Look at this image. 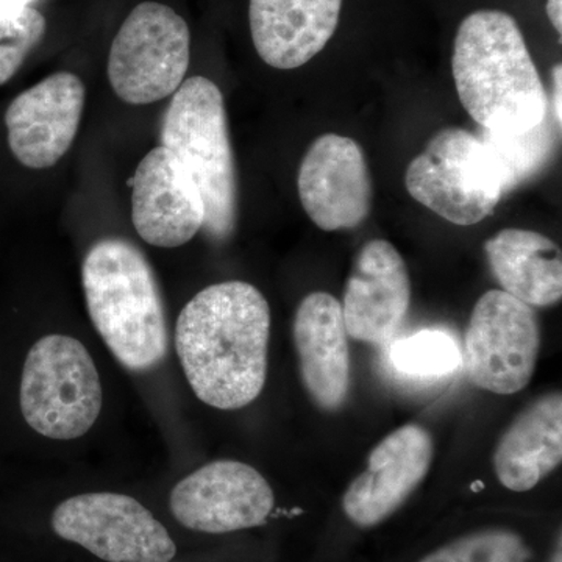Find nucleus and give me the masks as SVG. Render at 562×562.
I'll return each instance as SVG.
<instances>
[{
  "instance_id": "obj_1",
  "label": "nucleus",
  "mask_w": 562,
  "mask_h": 562,
  "mask_svg": "<svg viewBox=\"0 0 562 562\" xmlns=\"http://www.w3.org/2000/svg\"><path fill=\"white\" fill-rule=\"evenodd\" d=\"M271 308L246 281L211 284L181 310L176 347L199 401L233 412L260 397L268 376Z\"/></svg>"
},
{
  "instance_id": "obj_2",
  "label": "nucleus",
  "mask_w": 562,
  "mask_h": 562,
  "mask_svg": "<svg viewBox=\"0 0 562 562\" xmlns=\"http://www.w3.org/2000/svg\"><path fill=\"white\" fill-rule=\"evenodd\" d=\"M452 69L462 106L483 131L524 133L549 114V98L522 32L505 11L480 10L461 22Z\"/></svg>"
},
{
  "instance_id": "obj_3",
  "label": "nucleus",
  "mask_w": 562,
  "mask_h": 562,
  "mask_svg": "<svg viewBox=\"0 0 562 562\" xmlns=\"http://www.w3.org/2000/svg\"><path fill=\"white\" fill-rule=\"evenodd\" d=\"M88 313L125 369L157 368L169 349L160 288L138 247L121 238L92 244L81 265Z\"/></svg>"
},
{
  "instance_id": "obj_4",
  "label": "nucleus",
  "mask_w": 562,
  "mask_h": 562,
  "mask_svg": "<svg viewBox=\"0 0 562 562\" xmlns=\"http://www.w3.org/2000/svg\"><path fill=\"white\" fill-rule=\"evenodd\" d=\"M171 150L198 184L205 202V232L227 239L238 221V179L224 95L214 81L195 76L173 92L161 127Z\"/></svg>"
},
{
  "instance_id": "obj_5",
  "label": "nucleus",
  "mask_w": 562,
  "mask_h": 562,
  "mask_svg": "<svg viewBox=\"0 0 562 562\" xmlns=\"http://www.w3.org/2000/svg\"><path fill=\"white\" fill-rule=\"evenodd\" d=\"M414 201L454 225L486 220L508 194L505 172L482 136L449 127L436 133L405 173Z\"/></svg>"
},
{
  "instance_id": "obj_6",
  "label": "nucleus",
  "mask_w": 562,
  "mask_h": 562,
  "mask_svg": "<svg viewBox=\"0 0 562 562\" xmlns=\"http://www.w3.org/2000/svg\"><path fill=\"white\" fill-rule=\"evenodd\" d=\"M20 402L25 422L46 438L87 435L103 403L101 376L87 347L65 335L36 341L25 358Z\"/></svg>"
},
{
  "instance_id": "obj_7",
  "label": "nucleus",
  "mask_w": 562,
  "mask_h": 562,
  "mask_svg": "<svg viewBox=\"0 0 562 562\" xmlns=\"http://www.w3.org/2000/svg\"><path fill=\"white\" fill-rule=\"evenodd\" d=\"M190 55L187 21L162 3H139L111 44V88L117 98L132 105L161 101L183 83Z\"/></svg>"
},
{
  "instance_id": "obj_8",
  "label": "nucleus",
  "mask_w": 562,
  "mask_h": 562,
  "mask_svg": "<svg viewBox=\"0 0 562 562\" xmlns=\"http://www.w3.org/2000/svg\"><path fill=\"white\" fill-rule=\"evenodd\" d=\"M50 530L102 562H169L179 552L150 509L116 492H88L58 503Z\"/></svg>"
},
{
  "instance_id": "obj_9",
  "label": "nucleus",
  "mask_w": 562,
  "mask_h": 562,
  "mask_svg": "<svg viewBox=\"0 0 562 562\" xmlns=\"http://www.w3.org/2000/svg\"><path fill=\"white\" fill-rule=\"evenodd\" d=\"M464 342L471 382L492 394L512 395L525 390L535 375L541 324L532 306L492 290L476 302Z\"/></svg>"
},
{
  "instance_id": "obj_10",
  "label": "nucleus",
  "mask_w": 562,
  "mask_h": 562,
  "mask_svg": "<svg viewBox=\"0 0 562 562\" xmlns=\"http://www.w3.org/2000/svg\"><path fill=\"white\" fill-rule=\"evenodd\" d=\"M276 508L271 484L246 462H210L181 480L169 495V512L187 530L228 535L268 522Z\"/></svg>"
},
{
  "instance_id": "obj_11",
  "label": "nucleus",
  "mask_w": 562,
  "mask_h": 562,
  "mask_svg": "<svg viewBox=\"0 0 562 562\" xmlns=\"http://www.w3.org/2000/svg\"><path fill=\"white\" fill-rule=\"evenodd\" d=\"M297 190L303 210L321 231L361 225L372 210V180L360 144L336 133L319 136L303 157Z\"/></svg>"
},
{
  "instance_id": "obj_12",
  "label": "nucleus",
  "mask_w": 562,
  "mask_h": 562,
  "mask_svg": "<svg viewBox=\"0 0 562 562\" xmlns=\"http://www.w3.org/2000/svg\"><path fill=\"white\" fill-rule=\"evenodd\" d=\"M432 438L420 425H403L369 454L368 469L350 483L342 509L350 524L373 528L390 519L431 468Z\"/></svg>"
},
{
  "instance_id": "obj_13",
  "label": "nucleus",
  "mask_w": 562,
  "mask_h": 562,
  "mask_svg": "<svg viewBox=\"0 0 562 562\" xmlns=\"http://www.w3.org/2000/svg\"><path fill=\"white\" fill-rule=\"evenodd\" d=\"M131 184L133 225L150 246H183L205 225L202 192L171 150L162 146L150 150Z\"/></svg>"
},
{
  "instance_id": "obj_14",
  "label": "nucleus",
  "mask_w": 562,
  "mask_h": 562,
  "mask_svg": "<svg viewBox=\"0 0 562 562\" xmlns=\"http://www.w3.org/2000/svg\"><path fill=\"white\" fill-rule=\"evenodd\" d=\"M412 303L408 268L398 250L372 239L355 258L341 303L347 336L383 347L401 330Z\"/></svg>"
},
{
  "instance_id": "obj_15",
  "label": "nucleus",
  "mask_w": 562,
  "mask_h": 562,
  "mask_svg": "<svg viewBox=\"0 0 562 562\" xmlns=\"http://www.w3.org/2000/svg\"><path fill=\"white\" fill-rule=\"evenodd\" d=\"M85 98L83 81L72 72L52 74L21 92L5 113L14 157L31 169L57 165L79 132Z\"/></svg>"
},
{
  "instance_id": "obj_16",
  "label": "nucleus",
  "mask_w": 562,
  "mask_h": 562,
  "mask_svg": "<svg viewBox=\"0 0 562 562\" xmlns=\"http://www.w3.org/2000/svg\"><path fill=\"white\" fill-rule=\"evenodd\" d=\"M295 350L303 387L317 408L338 412L350 390V351L341 302L327 292H312L299 305Z\"/></svg>"
},
{
  "instance_id": "obj_17",
  "label": "nucleus",
  "mask_w": 562,
  "mask_h": 562,
  "mask_svg": "<svg viewBox=\"0 0 562 562\" xmlns=\"http://www.w3.org/2000/svg\"><path fill=\"white\" fill-rule=\"evenodd\" d=\"M342 0H250L255 49L276 69L301 68L335 35Z\"/></svg>"
},
{
  "instance_id": "obj_18",
  "label": "nucleus",
  "mask_w": 562,
  "mask_h": 562,
  "mask_svg": "<svg viewBox=\"0 0 562 562\" xmlns=\"http://www.w3.org/2000/svg\"><path fill=\"white\" fill-rule=\"evenodd\" d=\"M562 460V397L550 392L516 417L494 452L503 487L527 492L557 471Z\"/></svg>"
},
{
  "instance_id": "obj_19",
  "label": "nucleus",
  "mask_w": 562,
  "mask_h": 562,
  "mask_svg": "<svg viewBox=\"0 0 562 562\" xmlns=\"http://www.w3.org/2000/svg\"><path fill=\"white\" fill-rule=\"evenodd\" d=\"M484 254L506 294L538 308L561 302V250L552 239L538 232L505 228L484 243Z\"/></svg>"
},
{
  "instance_id": "obj_20",
  "label": "nucleus",
  "mask_w": 562,
  "mask_h": 562,
  "mask_svg": "<svg viewBox=\"0 0 562 562\" xmlns=\"http://www.w3.org/2000/svg\"><path fill=\"white\" fill-rule=\"evenodd\" d=\"M554 124H558L554 117L547 114L541 124L528 132L502 135L483 131L480 135L501 162L508 192L541 173L547 162L552 160L557 147Z\"/></svg>"
},
{
  "instance_id": "obj_21",
  "label": "nucleus",
  "mask_w": 562,
  "mask_h": 562,
  "mask_svg": "<svg viewBox=\"0 0 562 562\" xmlns=\"http://www.w3.org/2000/svg\"><path fill=\"white\" fill-rule=\"evenodd\" d=\"M392 368L412 379H441L460 368L462 355L452 336L441 330H422L391 342Z\"/></svg>"
},
{
  "instance_id": "obj_22",
  "label": "nucleus",
  "mask_w": 562,
  "mask_h": 562,
  "mask_svg": "<svg viewBox=\"0 0 562 562\" xmlns=\"http://www.w3.org/2000/svg\"><path fill=\"white\" fill-rule=\"evenodd\" d=\"M522 536L506 528H486L443 543L417 562H530Z\"/></svg>"
},
{
  "instance_id": "obj_23",
  "label": "nucleus",
  "mask_w": 562,
  "mask_h": 562,
  "mask_svg": "<svg viewBox=\"0 0 562 562\" xmlns=\"http://www.w3.org/2000/svg\"><path fill=\"white\" fill-rule=\"evenodd\" d=\"M46 25L43 14L31 7L18 14H0V85L20 70L44 38Z\"/></svg>"
},
{
  "instance_id": "obj_24",
  "label": "nucleus",
  "mask_w": 562,
  "mask_h": 562,
  "mask_svg": "<svg viewBox=\"0 0 562 562\" xmlns=\"http://www.w3.org/2000/svg\"><path fill=\"white\" fill-rule=\"evenodd\" d=\"M553 79V117L554 121L558 122V124L561 125L562 122V106H561V91H562V66L557 65L553 68L552 74Z\"/></svg>"
},
{
  "instance_id": "obj_25",
  "label": "nucleus",
  "mask_w": 562,
  "mask_h": 562,
  "mask_svg": "<svg viewBox=\"0 0 562 562\" xmlns=\"http://www.w3.org/2000/svg\"><path fill=\"white\" fill-rule=\"evenodd\" d=\"M547 16L552 21L553 27L557 29L558 35L562 33V0H547Z\"/></svg>"
},
{
  "instance_id": "obj_26",
  "label": "nucleus",
  "mask_w": 562,
  "mask_h": 562,
  "mask_svg": "<svg viewBox=\"0 0 562 562\" xmlns=\"http://www.w3.org/2000/svg\"><path fill=\"white\" fill-rule=\"evenodd\" d=\"M32 0H0V14H18L27 9Z\"/></svg>"
},
{
  "instance_id": "obj_27",
  "label": "nucleus",
  "mask_w": 562,
  "mask_h": 562,
  "mask_svg": "<svg viewBox=\"0 0 562 562\" xmlns=\"http://www.w3.org/2000/svg\"><path fill=\"white\" fill-rule=\"evenodd\" d=\"M547 562H562V539L561 532L558 535L557 543H554L552 553H550L549 561Z\"/></svg>"
},
{
  "instance_id": "obj_28",
  "label": "nucleus",
  "mask_w": 562,
  "mask_h": 562,
  "mask_svg": "<svg viewBox=\"0 0 562 562\" xmlns=\"http://www.w3.org/2000/svg\"><path fill=\"white\" fill-rule=\"evenodd\" d=\"M169 562H173V561H169Z\"/></svg>"
}]
</instances>
